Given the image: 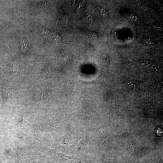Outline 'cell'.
Instances as JSON below:
<instances>
[{"label": "cell", "instance_id": "1", "mask_svg": "<svg viewBox=\"0 0 163 163\" xmlns=\"http://www.w3.org/2000/svg\"><path fill=\"white\" fill-rule=\"evenodd\" d=\"M11 146L15 152L18 163H30L34 158V155L31 151L15 144Z\"/></svg>", "mask_w": 163, "mask_h": 163}, {"label": "cell", "instance_id": "2", "mask_svg": "<svg viewBox=\"0 0 163 163\" xmlns=\"http://www.w3.org/2000/svg\"><path fill=\"white\" fill-rule=\"evenodd\" d=\"M32 117L30 115L23 114L20 115L18 119V124L22 127L26 128L30 126Z\"/></svg>", "mask_w": 163, "mask_h": 163}, {"label": "cell", "instance_id": "3", "mask_svg": "<svg viewBox=\"0 0 163 163\" xmlns=\"http://www.w3.org/2000/svg\"><path fill=\"white\" fill-rule=\"evenodd\" d=\"M16 137L23 141L28 142L30 141V138L27 134L22 132H19L16 134Z\"/></svg>", "mask_w": 163, "mask_h": 163}, {"label": "cell", "instance_id": "4", "mask_svg": "<svg viewBox=\"0 0 163 163\" xmlns=\"http://www.w3.org/2000/svg\"><path fill=\"white\" fill-rule=\"evenodd\" d=\"M101 58L103 61L106 63L109 64L110 62L109 57L108 55L105 53H103L101 56Z\"/></svg>", "mask_w": 163, "mask_h": 163}, {"label": "cell", "instance_id": "5", "mask_svg": "<svg viewBox=\"0 0 163 163\" xmlns=\"http://www.w3.org/2000/svg\"><path fill=\"white\" fill-rule=\"evenodd\" d=\"M50 67L47 68L45 70L43 71V72L42 73V75L44 76H45L50 71Z\"/></svg>", "mask_w": 163, "mask_h": 163}, {"label": "cell", "instance_id": "6", "mask_svg": "<svg viewBox=\"0 0 163 163\" xmlns=\"http://www.w3.org/2000/svg\"><path fill=\"white\" fill-rule=\"evenodd\" d=\"M0 163H5L3 158L1 157L0 155Z\"/></svg>", "mask_w": 163, "mask_h": 163}, {"label": "cell", "instance_id": "7", "mask_svg": "<svg viewBox=\"0 0 163 163\" xmlns=\"http://www.w3.org/2000/svg\"></svg>", "mask_w": 163, "mask_h": 163}]
</instances>
